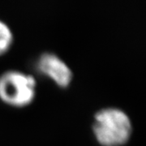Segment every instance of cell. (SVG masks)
<instances>
[{
    "instance_id": "cell-3",
    "label": "cell",
    "mask_w": 146,
    "mask_h": 146,
    "mask_svg": "<svg viewBox=\"0 0 146 146\" xmlns=\"http://www.w3.org/2000/svg\"><path fill=\"white\" fill-rule=\"evenodd\" d=\"M36 69L60 87L68 86L73 77L72 69L62 58L53 52L42 53L37 58Z\"/></svg>"
},
{
    "instance_id": "cell-2",
    "label": "cell",
    "mask_w": 146,
    "mask_h": 146,
    "mask_svg": "<svg viewBox=\"0 0 146 146\" xmlns=\"http://www.w3.org/2000/svg\"><path fill=\"white\" fill-rule=\"evenodd\" d=\"M36 86V79L31 74L7 70L0 75V98L11 106H24L34 99Z\"/></svg>"
},
{
    "instance_id": "cell-1",
    "label": "cell",
    "mask_w": 146,
    "mask_h": 146,
    "mask_svg": "<svg viewBox=\"0 0 146 146\" xmlns=\"http://www.w3.org/2000/svg\"><path fill=\"white\" fill-rule=\"evenodd\" d=\"M92 130L102 145L119 146L127 142L131 136L132 123L123 110L108 106L95 113Z\"/></svg>"
},
{
    "instance_id": "cell-4",
    "label": "cell",
    "mask_w": 146,
    "mask_h": 146,
    "mask_svg": "<svg viewBox=\"0 0 146 146\" xmlns=\"http://www.w3.org/2000/svg\"><path fill=\"white\" fill-rule=\"evenodd\" d=\"M13 42V33L10 26L0 20V54L7 52Z\"/></svg>"
}]
</instances>
